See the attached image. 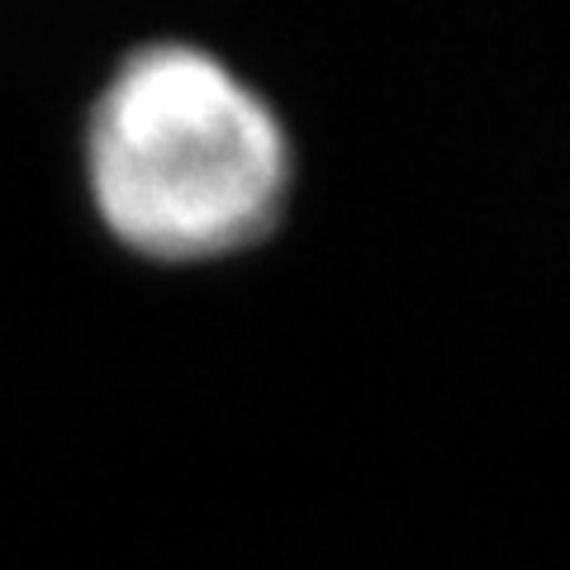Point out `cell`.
Wrapping results in <instances>:
<instances>
[{"label": "cell", "instance_id": "1", "mask_svg": "<svg viewBox=\"0 0 570 570\" xmlns=\"http://www.w3.org/2000/svg\"><path fill=\"white\" fill-rule=\"evenodd\" d=\"M100 219L142 257L214 262L262 243L291 195V142L253 86L190 43H148L86 129Z\"/></svg>", "mask_w": 570, "mask_h": 570}]
</instances>
